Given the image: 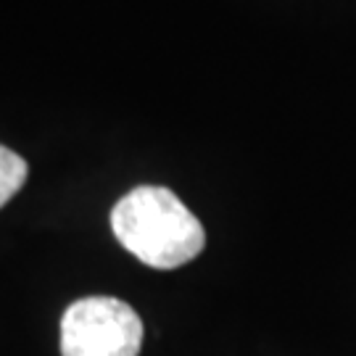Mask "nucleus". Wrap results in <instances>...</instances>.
Masks as SVG:
<instances>
[{
  "mask_svg": "<svg viewBox=\"0 0 356 356\" xmlns=\"http://www.w3.org/2000/svg\"><path fill=\"white\" fill-rule=\"evenodd\" d=\"M116 241L153 269H177L204 251L206 232L198 216L161 185L129 191L111 211Z\"/></svg>",
  "mask_w": 356,
  "mask_h": 356,
  "instance_id": "f257e3e1",
  "label": "nucleus"
},
{
  "mask_svg": "<svg viewBox=\"0 0 356 356\" xmlns=\"http://www.w3.org/2000/svg\"><path fill=\"white\" fill-rule=\"evenodd\" d=\"M143 322L122 298L88 296L61 317V356H138Z\"/></svg>",
  "mask_w": 356,
  "mask_h": 356,
  "instance_id": "f03ea898",
  "label": "nucleus"
},
{
  "mask_svg": "<svg viewBox=\"0 0 356 356\" xmlns=\"http://www.w3.org/2000/svg\"><path fill=\"white\" fill-rule=\"evenodd\" d=\"M29 166L16 151L0 145V209L24 188Z\"/></svg>",
  "mask_w": 356,
  "mask_h": 356,
  "instance_id": "7ed1b4c3",
  "label": "nucleus"
}]
</instances>
